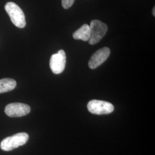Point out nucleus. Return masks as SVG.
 Returning a JSON list of instances; mask_svg holds the SVG:
<instances>
[{"instance_id":"obj_1","label":"nucleus","mask_w":155,"mask_h":155,"mask_svg":"<svg viewBox=\"0 0 155 155\" xmlns=\"http://www.w3.org/2000/svg\"><path fill=\"white\" fill-rule=\"evenodd\" d=\"M29 139L28 134L25 132L17 133L13 136L6 137L0 144L1 150L4 151H11L27 143Z\"/></svg>"},{"instance_id":"obj_2","label":"nucleus","mask_w":155,"mask_h":155,"mask_svg":"<svg viewBox=\"0 0 155 155\" xmlns=\"http://www.w3.org/2000/svg\"><path fill=\"white\" fill-rule=\"evenodd\" d=\"M5 9L12 23L18 28H23L26 25L25 16L22 9L14 2H9L5 6Z\"/></svg>"},{"instance_id":"obj_3","label":"nucleus","mask_w":155,"mask_h":155,"mask_svg":"<svg viewBox=\"0 0 155 155\" xmlns=\"http://www.w3.org/2000/svg\"><path fill=\"white\" fill-rule=\"evenodd\" d=\"M90 26V36L89 40L90 45H94L102 39L107 31V26L104 22L98 20H94Z\"/></svg>"},{"instance_id":"obj_4","label":"nucleus","mask_w":155,"mask_h":155,"mask_svg":"<svg viewBox=\"0 0 155 155\" xmlns=\"http://www.w3.org/2000/svg\"><path fill=\"white\" fill-rule=\"evenodd\" d=\"M88 110L97 115L108 114L114 111V106L110 102L100 100H91L87 104Z\"/></svg>"},{"instance_id":"obj_5","label":"nucleus","mask_w":155,"mask_h":155,"mask_svg":"<svg viewBox=\"0 0 155 155\" xmlns=\"http://www.w3.org/2000/svg\"><path fill=\"white\" fill-rule=\"evenodd\" d=\"M66 63V55L63 50H59L57 54L51 56L50 66L51 71L55 74H59L65 68Z\"/></svg>"},{"instance_id":"obj_6","label":"nucleus","mask_w":155,"mask_h":155,"mask_svg":"<svg viewBox=\"0 0 155 155\" xmlns=\"http://www.w3.org/2000/svg\"><path fill=\"white\" fill-rule=\"evenodd\" d=\"M31 111L29 106L22 103H11L6 106L5 113L10 117H20L25 116Z\"/></svg>"},{"instance_id":"obj_7","label":"nucleus","mask_w":155,"mask_h":155,"mask_svg":"<svg viewBox=\"0 0 155 155\" xmlns=\"http://www.w3.org/2000/svg\"><path fill=\"white\" fill-rule=\"evenodd\" d=\"M110 54V50L108 47H104L97 51L89 61V68L91 69L97 68L107 60Z\"/></svg>"},{"instance_id":"obj_8","label":"nucleus","mask_w":155,"mask_h":155,"mask_svg":"<svg viewBox=\"0 0 155 155\" xmlns=\"http://www.w3.org/2000/svg\"><path fill=\"white\" fill-rule=\"evenodd\" d=\"M73 38L75 40H82L84 41H89L90 36V26L84 24L73 33Z\"/></svg>"},{"instance_id":"obj_9","label":"nucleus","mask_w":155,"mask_h":155,"mask_svg":"<svg viewBox=\"0 0 155 155\" xmlns=\"http://www.w3.org/2000/svg\"><path fill=\"white\" fill-rule=\"evenodd\" d=\"M16 82L12 78H4L0 79V94L11 91L16 86Z\"/></svg>"},{"instance_id":"obj_10","label":"nucleus","mask_w":155,"mask_h":155,"mask_svg":"<svg viewBox=\"0 0 155 155\" xmlns=\"http://www.w3.org/2000/svg\"><path fill=\"white\" fill-rule=\"evenodd\" d=\"M75 0H61V5L64 9H67L72 6Z\"/></svg>"},{"instance_id":"obj_11","label":"nucleus","mask_w":155,"mask_h":155,"mask_svg":"<svg viewBox=\"0 0 155 155\" xmlns=\"http://www.w3.org/2000/svg\"><path fill=\"white\" fill-rule=\"evenodd\" d=\"M155 7H153V11H152V13H153V16H155Z\"/></svg>"}]
</instances>
